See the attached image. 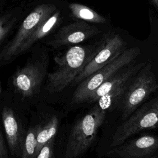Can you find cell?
<instances>
[{"label":"cell","instance_id":"cell-1","mask_svg":"<svg viewBox=\"0 0 158 158\" xmlns=\"http://www.w3.org/2000/svg\"><path fill=\"white\" fill-rule=\"evenodd\" d=\"M95 45L73 46L61 55L56 56V69L48 74L46 90L50 93H59L72 85L77 77L94 56Z\"/></svg>","mask_w":158,"mask_h":158},{"label":"cell","instance_id":"cell-2","mask_svg":"<svg viewBox=\"0 0 158 158\" xmlns=\"http://www.w3.org/2000/svg\"><path fill=\"white\" fill-rule=\"evenodd\" d=\"M107 111L98 104L73 125L69 136L65 158H77L85 154L95 141Z\"/></svg>","mask_w":158,"mask_h":158},{"label":"cell","instance_id":"cell-3","mask_svg":"<svg viewBox=\"0 0 158 158\" xmlns=\"http://www.w3.org/2000/svg\"><path fill=\"white\" fill-rule=\"evenodd\" d=\"M138 47L125 49L110 62L80 81L72 98V104H80L86 102L89 96L102 83L118 73L121 69L133 63L140 54Z\"/></svg>","mask_w":158,"mask_h":158},{"label":"cell","instance_id":"cell-4","mask_svg":"<svg viewBox=\"0 0 158 158\" xmlns=\"http://www.w3.org/2000/svg\"><path fill=\"white\" fill-rule=\"evenodd\" d=\"M146 64L143 62L130 64L123 72L117 73L98 86L88 97L86 102H98V104L107 111L114 109L121 99L131 81Z\"/></svg>","mask_w":158,"mask_h":158},{"label":"cell","instance_id":"cell-5","mask_svg":"<svg viewBox=\"0 0 158 158\" xmlns=\"http://www.w3.org/2000/svg\"><path fill=\"white\" fill-rule=\"evenodd\" d=\"M157 89L158 81L152 65L146 62L131 81L122 98V120H126L144 100Z\"/></svg>","mask_w":158,"mask_h":158},{"label":"cell","instance_id":"cell-6","mask_svg":"<svg viewBox=\"0 0 158 158\" xmlns=\"http://www.w3.org/2000/svg\"><path fill=\"white\" fill-rule=\"evenodd\" d=\"M158 128V97L137 109L117 128L110 143V147L118 146L138 132Z\"/></svg>","mask_w":158,"mask_h":158},{"label":"cell","instance_id":"cell-7","mask_svg":"<svg viewBox=\"0 0 158 158\" xmlns=\"http://www.w3.org/2000/svg\"><path fill=\"white\" fill-rule=\"evenodd\" d=\"M56 10V7L52 4H42L36 6L23 20L12 40L0 52V66L15 59L23 43L38 26Z\"/></svg>","mask_w":158,"mask_h":158},{"label":"cell","instance_id":"cell-8","mask_svg":"<svg viewBox=\"0 0 158 158\" xmlns=\"http://www.w3.org/2000/svg\"><path fill=\"white\" fill-rule=\"evenodd\" d=\"M125 42L118 33L109 31L98 43L94 56L77 77L72 85L78 84L85 78L117 57L124 50Z\"/></svg>","mask_w":158,"mask_h":158},{"label":"cell","instance_id":"cell-9","mask_svg":"<svg viewBox=\"0 0 158 158\" xmlns=\"http://www.w3.org/2000/svg\"><path fill=\"white\" fill-rule=\"evenodd\" d=\"M106 153L107 156L121 158L158 157V136L144 135L114 146Z\"/></svg>","mask_w":158,"mask_h":158},{"label":"cell","instance_id":"cell-10","mask_svg":"<svg viewBox=\"0 0 158 158\" xmlns=\"http://www.w3.org/2000/svg\"><path fill=\"white\" fill-rule=\"evenodd\" d=\"M46 62L36 60L27 64L14 75L12 84L24 97L34 95L39 88L46 72Z\"/></svg>","mask_w":158,"mask_h":158},{"label":"cell","instance_id":"cell-11","mask_svg":"<svg viewBox=\"0 0 158 158\" xmlns=\"http://www.w3.org/2000/svg\"><path fill=\"white\" fill-rule=\"evenodd\" d=\"M101 32L95 25L88 23L85 21L78 20L62 27L48 42V44L54 48L78 44L87 40Z\"/></svg>","mask_w":158,"mask_h":158},{"label":"cell","instance_id":"cell-12","mask_svg":"<svg viewBox=\"0 0 158 158\" xmlns=\"http://www.w3.org/2000/svg\"><path fill=\"white\" fill-rule=\"evenodd\" d=\"M2 121L11 154L13 156H20L23 144L21 128L16 115L10 107H4L3 108Z\"/></svg>","mask_w":158,"mask_h":158},{"label":"cell","instance_id":"cell-13","mask_svg":"<svg viewBox=\"0 0 158 158\" xmlns=\"http://www.w3.org/2000/svg\"><path fill=\"white\" fill-rule=\"evenodd\" d=\"M60 18V12L56 10L51 15L41 22L19 49L17 56L28 50L36 41L47 36L56 26Z\"/></svg>","mask_w":158,"mask_h":158},{"label":"cell","instance_id":"cell-14","mask_svg":"<svg viewBox=\"0 0 158 158\" xmlns=\"http://www.w3.org/2000/svg\"><path fill=\"white\" fill-rule=\"evenodd\" d=\"M69 7L72 15L77 19L98 24H103L106 22L104 17L86 6L78 3H71Z\"/></svg>","mask_w":158,"mask_h":158},{"label":"cell","instance_id":"cell-15","mask_svg":"<svg viewBox=\"0 0 158 158\" xmlns=\"http://www.w3.org/2000/svg\"><path fill=\"white\" fill-rule=\"evenodd\" d=\"M59 126V120L53 115L44 125L40 127L37 135V146L35 151V157L39 153L41 147L52 138L55 137Z\"/></svg>","mask_w":158,"mask_h":158},{"label":"cell","instance_id":"cell-16","mask_svg":"<svg viewBox=\"0 0 158 158\" xmlns=\"http://www.w3.org/2000/svg\"><path fill=\"white\" fill-rule=\"evenodd\" d=\"M40 125H36L28 129L22 144V158L35 157V151L37 146V135Z\"/></svg>","mask_w":158,"mask_h":158},{"label":"cell","instance_id":"cell-17","mask_svg":"<svg viewBox=\"0 0 158 158\" xmlns=\"http://www.w3.org/2000/svg\"><path fill=\"white\" fill-rule=\"evenodd\" d=\"M13 21V19L10 15H6L0 17V43L11 29Z\"/></svg>","mask_w":158,"mask_h":158},{"label":"cell","instance_id":"cell-18","mask_svg":"<svg viewBox=\"0 0 158 158\" xmlns=\"http://www.w3.org/2000/svg\"><path fill=\"white\" fill-rule=\"evenodd\" d=\"M54 137L47 141L40 149L36 158H51L53 157Z\"/></svg>","mask_w":158,"mask_h":158},{"label":"cell","instance_id":"cell-19","mask_svg":"<svg viewBox=\"0 0 158 158\" xmlns=\"http://www.w3.org/2000/svg\"><path fill=\"white\" fill-rule=\"evenodd\" d=\"M7 157H8V151L0 129V158Z\"/></svg>","mask_w":158,"mask_h":158},{"label":"cell","instance_id":"cell-20","mask_svg":"<svg viewBox=\"0 0 158 158\" xmlns=\"http://www.w3.org/2000/svg\"><path fill=\"white\" fill-rule=\"evenodd\" d=\"M150 3L158 9V0H149Z\"/></svg>","mask_w":158,"mask_h":158},{"label":"cell","instance_id":"cell-21","mask_svg":"<svg viewBox=\"0 0 158 158\" xmlns=\"http://www.w3.org/2000/svg\"><path fill=\"white\" fill-rule=\"evenodd\" d=\"M1 86H0V94H1Z\"/></svg>","mask_w":158,"mask_h":158}]
</instances>
